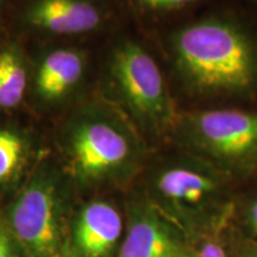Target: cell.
<instances>
[{
    "label": "cell",
    "mask_w": 257,
    "mask_h": 257,
    "mask_svg": "<svg viewBox=\"0 0 257 257\" xmlns=\"http://www.w3.org/2000/svg\"><path fill=\"white\" fill-rule=\"evenodd\" d=\"M136 2L141 8L149 10V11L167 12L187 8L200 0H136Z\"/></svg>",
    "instance_id": "13"
},
{
    "label": "cell",
    "mask_w": 257,
    "mask_h": 257,
    "mask_svg": "<svg viewBox=\"0 0 257 257\" xmlns=\"http://www.w3.org/2000/svg\"><path fill=\"white\" fill-rule=\"evenodd\" d=\"M24 143L15 133L0 130V182L17 172L24 159Z\"/></svg>",
    "instance_id": "12"
},
{
    "label": "cell",
    "mask_w": 257,
    "mask_h": 257,
    "mask_svg": "<svg viewBox=\"0 0 257 257\" xmlns=\"http://www.w3.org/2000/svg\"><path fill=\"white\" fill-rule=\"evenodd\" d=\"M136 149V138L128 125L102 111L81 118L70 135L74 165L87 180L104 179L125 168Z\"/></svg>",
    "instance_id": "5"
},
{
    "label": "cell",
    "mask_w": 257,
    "mask_h": 257,
    "mask_svg": "<svg viewBox=\"0 0 257 257\" xmlns=\"http://www.w3.org/2000/svg\"><path fill=\"white\" fill-rule=\"evenodd\" d=\"M27 87L25 69L12 51L0 54V106L14 107L21 102Z\"/></svg>",
    "instance_id": "11"
},
{
    "label": "cell",
    "mask_w": 257,
    "mask_h": 257,
    "mask_svg": "<svg viewBox=\"0 0 257 257\" xmlns=\"http://www.w3.org/2000/svg\"><path fill=\"white\" fill-rule=\"evenodd\" d=\"M29 21L54 34H81L99 27L101 12L89 0H38L29 11Z\"/></svg>",
    "instance_id": "8"
},
{
    "label": "cell",
    "mask_w": 257,
    "mask_h": 257,
    "mask_svg": "<svg viewBox=\"0 0 257 257\" xmlns=\"http://www.w3.org/2000/svg\"><path fill=\"white\" fill-rule=\"evenodd\" d=\"M239 257H257V251H253V252H246V253H244V255L239 256Z\"/></svg>",
    "instance_id": "17"
},
{
    "label": "cell",
    "mask_w": 257,
    "mask_h": 257,
    "mask_svg": "<svg viewBox=\"0 0 257 257\" xmlns=\"http://www.w3.org/2000/svg\"><path fill=\"white\" fill-rule=\"evenodd\" d=\"M180 79L200 95H249L257 89V47L236 19L212 16L172 37Z\"/></svg>",
    "instance_id": "1"
},
{
    "label": "cell",
    "mask_w": 257,
    "mask_h": 257,
    "mask_svg": "<svg viewBox=\"0 0 257 257\" xmlns=\"http://www.w3.org/2000/svg\"><path fill=\"white\" fill-rule=\"evenodd\" d=\"M175 133L199 155L230 169H246L257 163V113L218 108L179 118Z\"/></svg>",
    "instance_id": "3"
},
{
    "label": "cell",
    "mask_w": 257,
    "mask_h": 257,
    "mask_svg": "<svg viewBox=\"0 0 257 257\" xmlns=\"http://www.w3.org/2000/svg\"><path fill=\"white\" fill-rule=\"evenodd\" d=\"M110 74L120 100L147 131L161 135L174 130L179 118L165 79L155 60L142 47L134 42L118 47Z\"/></svg>",
    "instance_id": "2"
},
{
    "label": "cell",
    "mask_w": 257,
    "mask_h": 257,
    "mask_svg": "<svg viewBox=\"0 0 257 257\" xmlns=\"http://www.w3.org/2000/svg\"><path fill=\"white\" fill-rule=\"evenodd\" d=\"M121 229L120 214L112 205L91 202L76 221V246L85 257H106L120 238Z\"/></svg>",
    "instance_id": "9"
},
{
    "label": "cell",
    "mask_w": 257,
    "mask_h": 257,
    "mask_svg": "<svg viewBox=\"0 0 257 257\" xmlns=\"http://www.w3.org/2000/svg\"><path fill=\"white\" fill-rule=\"evenodd\" d=\"M118 257H192L184 239L150 206H140Z\"/></svg>",
    "instance_id": "7"
},
{
    "label": "cell",
    "mask_w": 257,
    "mask_h": 257,
    "mask_svg": "<svg viewBox=\"0 0 257 257\" xmlns=\"http://www.w3.org/2000/svg\"><path fill=\"white\" fill-rule=\"evenodd\" d=\"M155 189L167 213L184 226L219 218L225 206L219 174L210 163L192 157L161 170Z\"/></svg>",
    "instance_id": "4"
},
{
    "label": "cell",
    "mask_w": 257,
    "mask_h": 257,
    "mask_svg": "<svg viewBox=\"0 0 257 257\" xmlns=\"http://www.w3.org/2000/svg\"><path fill=\"white\" fill-rule=\"evenodd\" d=\"M83 61L72 50H56L42 62L36 87L42 98L55 100L68 93L82 75Z\"/></svg>",
    "instance_id": "10"
},
{
    "label": "cell",
    "mask_w": 257,
    "mask_h": 257,
    "mask_svg": "<svg viewBox=\"0 0 257 257\" xmlns=\"http://www.w3.org/2000/svg\"><path fill=\"white\" fill-rule=\"evenodd\" d=\"M246 220H248V225L252 232L257 234V198L253 199L251 204L249 205L248 213H246Z\"/></svg>",
    "instance_id": "15"
},
{
    "label": "cell",
    "mask_w": 257,
    "mask_h": 257,
    "mask_svg": "<svg viewBox=\"0 0 257 257\" xmlns=\"http://www.w3.org/2000/svg\"><path fill=\"white\" fill-rule=\"evenodd\" d=\"M0 257H14L11 244L2 231H0Z\"/></svg>",
    "instance_id": "16"
},
{
    "label": "cell",
    "mask_w": 257,
    "mask_h": 257,
    "mask_svg": "<svg viewBox=\"0 0 257 257\" xmlns=\"http://www.w3.org/2000/svg\"><path fill=\"white\" fill-rule=\"evenodd\" d=\"M192 257H227L224 248L216 240H207L200 248L192 251Z\"/></svg>",
    "instance_id": "14"
},
{
    "label": "cell",
    "mask_w": 257,
    "mask_h": 257,
    "mask_svg": "<svg viewBox=\"0 0 257 257\" xmlns=\"http://www.w3.org/2000/svg\"><path fill=\"white\" fill-rule=\"evenodd\" d=\"M10 218L14 234L29 257H53L59 244L57 201L48 182L29 186L16 201Z\"/></svg>",
    "instance_id": "6"
}]
</instances>
